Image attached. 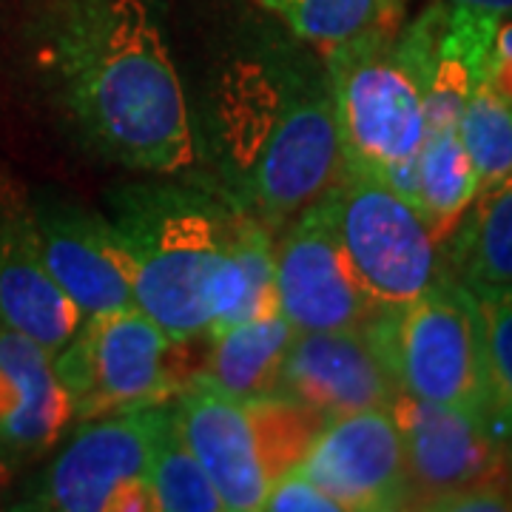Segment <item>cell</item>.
Returning <instances> with one entry per match:
<instances>
[{
  "label": "cell",
  "instance_id": "1",
  "mask_svg": "<svg viewBox=\"0 0 512 512\" xmlns=\"http://www.w3.org/2000/svg\"><path fill=\"white\" fill-rule=\"evenodd\" d=\"M29 52L89 154L151 177L197 165L194 114L151 0H37Z\"/></svg>",
  "mask_w": 512,
  "mask_h": 512
},
{
  "label": "cell",
  "instance_id": "2",
  "mask_svg": "<svg viewBox=\"0 0 512 512\" xmlns=\"http://www.w3.org/2000/svg\"><path fill=\"white\" fill-rule=\"evenodd\" d=\"M200 140L211 188L279 234L345 171L325 60L285 43L234 57L208 94Z\"/></svg>",
  "mask_w": 512,
  "mask_h": 512
},
{
  "label": "cell",
  "instance_id": "3",
  "mask_svg": "<svg viewBox=\"0 0 512 512\" xmlns=\"http://www.w3.org/2000/svg\"><path fill=\"white\" fill-rule=\"evenodd\" d=\"M239 208L220 191L137 183L109 197V217L134 262V305L174 342L211 328V291Z\"/></svg>",
  "mask_w": 512,
  "mask_h": 512
},
{
  "label": "cell",
  "instance_id": "4",
  "mask_svg": "<svg viewBox=\"0 0 512 512\" xmlns=\"http://www.w3.org/2000/svg\"><path fill=\"white\" fill-rule=\"evenodd\" d=\"M171 407L225 512L262 510L271 484L305 458L325 424V416L285 396L237 399L202 376L185 384Z\"/></svg>",
  "mask_w": 512,
  "mask_h": 512
},
{
  "label": "cell",
  "instance_id": "5",
  "mask_svg": "<svg viewBox=\"0 0 512 512\" xmlns=\"http://www.w3.org/2000/svg\"><path fill=\"white\" fill-rule=\"evenodd\" d=\"M345 168L367 171L413 202L416 157L427 137L424 86L399 29L322 52Z\"/></svg>",
  "mask_w": 512,
  "mask_h": 512
},
{
  "label": "cell",
  "instance_id": "6",
  "mask_svg": "<svg viewBox=\"0 0 512 512\" xmlns=\"http://www.w3.org/2000/svg\"><path fill=\"white\" fill-rule=\"evenodd\" d=\"M367 330L382 348L402 393L484 421V330L476 296L464 282L444 274L413 302L382 308Z\"/></svg>",
  "mask_w": 512,
  "mask_h": 512
},
{
  "label": "cell",
  "instance_id": "7",
  "mask_svg": "<svg viewBox=\"0 0 512 512\" xmlns=\"http://www.w3.org/2000/svg\"><path fill=\"white\" fill-rule=\"evenodd\" d=\"M180 348L183 342L168 339L151 316L131 305L86 316L55 353V370L77 421H89L174 402L194 379Z\"/></svg>",
  "mask_w": 512,
  "mask_h": 512
},
{
  "label": "cell",
  "instance_id": "8",
  "mask_svg": "<svg viewBox=\"0 0 512 512\" xmlns=\"http://www.w3.org/2000/svg\"><path fill=\"white\" fill-rule=\"evenodd\" d=\"M333 208L350 262L379 308L407 305L447 274L444 245L382 177L345 168L333 185Z\"/></svg>",
  "mask_w": 512,
  "mask_h": 512
},
{
  "label": "cell",
  "instance_id": "9",
  "mask_svg": "<svg viewBox=\"0 0 512 512\" xmlns=\"http://www.w3.org/2000/svg\"><path fill=\"white\" fill-rule=\"evenodd\" d=\"M276 296L296 333L367 328L382 311L339 237L333 188L276 234Z\"/></svg>",
  "mask_w": 512,
  "mask_h": 512
},
{
  "label": "cell",
  "instance_id": "10",
  "mask_svg": "<svg viewBox=\"0 0 512 512\" xmlns=\"http://www.w3.org/2000/svg\"><path fill=\"white\" fill-rule=\"evenodd\" d=\"M168 404L80 421L12 510L111 512L120 490L151 473L154 436Z\"/></svg>",
  "mask_w": 512,
  "mask_h": 512
},
{
  "label": "cell",
  "instance_id": "11",
  "mask_svg": "<svg viewBox=\"0 0 512 512\" xmlns=\"http://www.w3.org/2000/svg\"><path fill=\"white\" fill-rule=\"evenodd\" d=\"M404 447L410 510L487 481H510V444L470 413L399 393L390 407Z\"/></svg>",
  "mask_w": 512,
  "mask_h": 512
},
{
  "label": "cell",
  "instance_id": "12",
  "mask_svg": "<svg viewBox=\"0 0 512 512\" xmlns=\"http://www.w3.org/2000/svg\"><path fill=\"white\" fill-rule=\"evenodd\" d=\"M345 512L410 510L404 447L390 410L325 419L296 464Z\"/></svg>",
  "mask_w": 512,
  "mask_h": 512
},
{
  "label": "cell",
  "instance_id": "13",
  "mask_svg": "<svg viewBox=\"0 0 512 512\" xmlns=\"http://www.w3.org/2000/svg\"><path fill=\"white\" fill-rule=\"evenodd\" d=\"M32 214L49 274L83 319L134 305V262L106 214L49 197Z\"/></svg>",
  "mask_w": 512,
  "mask_h": 512
},
{
  "label": "cell",
  "instance_id": "14",
  "mask_svg": "<svg viewBox=\"0 0 512 512\" xmlns=\"http://www.w3.org/2000/svg\"><path fill=\"white\" fill-rule=\"evenodd\" d=\"M402 387L370 330L296 333L285 356L279 396L333 419L390 410Z\"/></svg>",
  "mask_w": 512,
  "mask_h": 512
},
{
  "label": "cell",
  "instance_id": "15",
  "mask_svg": "<svg viewBox=\"0 0 512 512\" xmlns=\"http://www.w3.org/2000/svg\"><path fill=\"white\" fill-rule=\"evenodd\" d=\"M0 322L52 353L83 322V313L49 274L32 200L15 183H0Z\"/></svg>",
  "mask_w": 512,
  "mask_h": 512
},
{
  "label": "cell",
  "instance_id": "16",
  "mask_svg": "<svg viewBox=\"0 0 512 512\" xmlns=\"http://www.w3.org/2000/svg\"><path fill=\"white\" fill-rule=\"evenodd\" d=\"M77 424L55 353L0 322V456L12 464L46 456Z\"/></svg>",
  "mask_w": 512,
  "mask_h": 512
},
{
  "label": "cell",
  "instance_id": "17",
  "mask_svg": "<svg viewBox=\"0 0 512 512\" xmlns=\"http://www.w3.org/2000/svg\"><path fill=\"white\" fill-rule=\"evenodd\" d=\"M296 330L282 316L239 322L205 333V356L197 376L237 399L279 396L282 367Z\"/></svg>",
  "mask_w": 512,
  "mask_h": 512
},
{
  "label": "cell",
  "instance_id": "18",
  "mask_svg": "<svg viewBox=\"0 0 512 512\" xmlns=\"http://www.w3.org/2000/svg\"><path fill=\"white\" fill-rule=\"evenodd\" d=\"M279 311L276 234L242 208L211 291V330L265 319Z\"/></svg>",
  "mask_w": 512,
  "mask_h": 512
},
{
  "label": "cell",
  "instance_id": "19",
  "mask_svg": "<svg viewBox=\"0 0 512 512\" xmlns=\"http://www.w3.org/2000/svg\"><path fill=\"white\" fill-rule=\"evenodd\" d=\"M444 268L467 288L512 282V171L478 188L444 242Z\"/></svg>",
  "mask_w": 512,
  "mask_h": 512
},
{
  "label": "cell",
  "instance_id": "20",
  "mask_svg": "<svg viewBox=\"0 0 512 512\" xmlns=\"http://www.w3.org/2000/svg\"><path fill=\"white\" fill-rule=\"evenodd\" d=\"M478 188V171L458 137V128L427 131L416 157L413 205L441 245L456 231L458 220L476 200Z\"/></svg>",
  "mask_w": 512,
  "mask_h": 512
},
{
  "label": "cell",
  "instance_id": "21",
  "mask_svg": "<svg viewBox=\"0 0 512 512\" xmlns=\"http://www.w3.org/2000/svg\"><path fill=\"white\" fill-rule=\"evenodd\" d=\"M285 23L299 43L336 49L373 32L402 26L407 0H256Z\"/></svg>",
  "mask_w": 512,
  "mask_h": 512
},
{
  "label": "cell",
  "instance_id": "22",
  "mask_svg": "<svg viewBox=\"0 0 512 512\" xmlns=\"http://www.w3.org/2000/svg\"><path fill=\"white\" fill-rule=\"evenodd\" d=\"M148 478L157 498V512H225L220 493L202 470L200 458L191 453V447L180 436L171 404L165 407L154 436Z\"/></svg>",
  "mask_w": 512,
  "mask_h": 512
},
{
  "label": "cell",
  "instance_id": "23",
  "mask_svg": "<svg viewBox=\"0 0 512 512\" xmlns=\"http://www.w3.org/2000/svg\"><path fill=\"white\" fill-rule=\"evenodd\" d=\"M487 359V427L495 439L512 444V282L476 285Z\"/></svg>",
  "mask_w": 512,
  "mask_h": 512
},
{
  "label": "cell",
  "instance_id": "24",
  "mask_svg": "<svg viewBox=\"0 0 512 512\" xmlns=\"http://www.w3.org/2000/svg\"><path fill=\"white\" fill-rule=\"evenodd\" d=\"M456 128L476 165L478 183L490 185L512 171V106L495 92L490 77L470 92Z\"/></svg>",
  "mask_w": 512,
  "mask_h": 512
},
{
  "label": "cell",
  "instance_id": "25",
  "mask_svg": "<svg viewBox=\"0 0 512 512\" xmlns=\"http://www.w3.org/2000/svg\"><path fill=\"white\" fill-rule=\"evenodd\" d=\"M262 510L271 512H342L339 504L330 498L313 478H308L299 467L288 470L271 484V490L262 501Z\"/></svg>",
  "mask_w": 512,
  "mask_h": 512
},
{
  "label": "cell",
  "instance_id": "26",
  "mask_svg": "<svg viewBox=\"0 0 512 512\" xmlns=\"http://www.w3.org/2000/svg\"><path fill=\"white\" fill-rule=\"evenodd\" d=\"M424 510H512L510 481H487V484H476V487H464V490H456V493L439 495V498L430 501Z\"/></svg>",
  "mask_w": 512,
  "mask_h": 512
},
{
  "label": "cell",
  "instance_id": "27",
  "mask_svg": "<svg viewBox=\"0 0 512 512\" xmlns=\"http://www.w3.org/2000/svg\"><path fill=\"white\" fill-rule=\"evenodd\" d=\"M490 83L512 106V18H501L495 26Z\"/></svg>",
  "mask_w": 512,
  "mask_h": 512
},
{
  "label": "cell",
  "instance_id": "28",
  "mask_svg": "<svg viewBox=\"0 0 512 512\" xmlns=\"http://www.w3.org/2000/svg\"><path fill=\"white\" fill-rule=\"evenodd\" d=\"M447 3L473 9V12H484L493 18H512V0H447Z\"/></svg>",
  "mask_w": 512,
  "mask_h": 512
},
{
  "label": "cell",
  "instance_id": "29",
  "mask_svg": "<svg viewBox=\"0 0 512 512\" xmlns=\"http://www.w3.org/2000/svg\"><path fill=\"white\" fill-rule=\"evenodd\" d=\"M12 470H15V464L0 456V490H3L6 484H9V476H12Z\"/></svg>",
  "mask_w": 512,
  "mask_h": 512
},
{
  "label": "cell",
  "instance_id": "30",
  "mask_svg": "<svg viewBox=\"0 0 512 512\" xmlns=\"http://www.w3.org/2000/svg\"><path fill=\"white\" fill-rule=\"evenodd\" d=\"M510 490H512V450H510Z\"/></svg>",
  "mask_w": 512,
  "mask_h": 512
}]
</instances>
